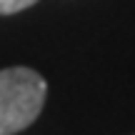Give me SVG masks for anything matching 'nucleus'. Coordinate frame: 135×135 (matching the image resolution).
I'll use <instances>...</instances> for the list:
<instances>
[{"instance_id": "f257e3e1", "label": "nucleus", "mask_w": 135, "mask_h": 135, "mask_svg": "<svg viewBox=\"0 0 135 135\" xmlns=\"http://www.w3.org/2000/svg\"><path fill=\"white\" fill-rule=\"evenodd\" d=\"M48 95V83L30 68L0 70V135H15L33 125Z\"/></svg>"}, {"instance_id": "f03ea898", "label": "nucleus", "mask_w": 135, "mask_h": 135, "mask_svg": "<svg viewBox=\"0 0 135 135\" xmlns=\"http://www.w3.org/2000/svg\"><path fill=\"white\" fill-rule=\"evenodd\" d=\"M38 0H0V15H15L20 10H28Z\"/></svg>"}]
</instances>
